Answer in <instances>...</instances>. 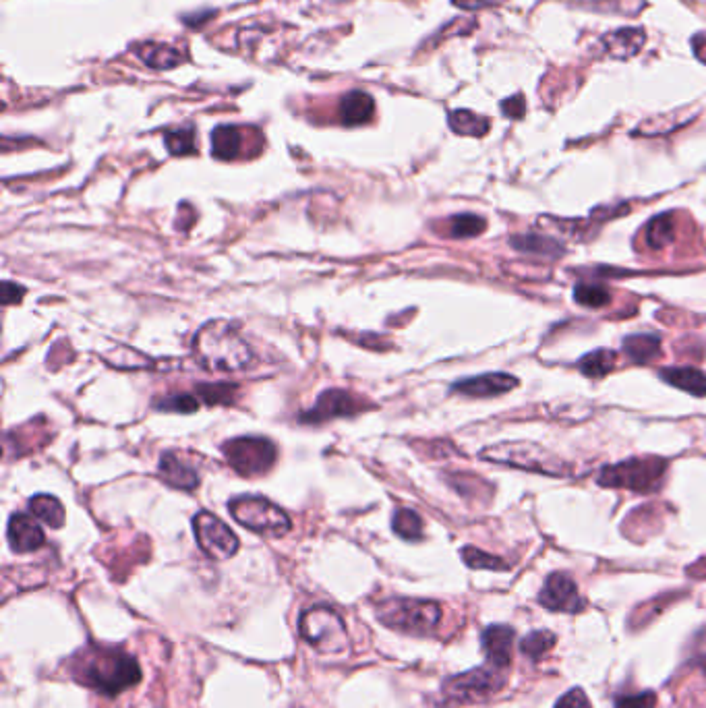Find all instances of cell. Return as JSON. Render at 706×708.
Masks as SVG:
<instances>
[{
    "mask_svg": "<svg viewBox=\"0 0 706 708\" xmlns=\"http://www.w3.org/2000/svg\"><path fill=\"white\" fill-rule=\"evenodd\" d=\"M69 671L77 684L104 696L123 694L141 682L137 661L112 646L94 644L83 648L71 659Z\"/></svg>",
    "mask_w": 706,
    "mask_h": 708,
    "instance_id": "cell-1",
    "label": "cell"
},
{
    "mask_svg": "<svg viewBox=\"0 0 706 708\" xmlns=\"http://www.w3.org/2000/svg\"><path fill=\"white\" fill-rule=\"evenodd\" d=\"M193 354L210 373H241L253 367L255 352L230 321L214 319L195 334Z\"/></svg>",
    "mask_w": 706,
    "mask_h": 708,
    "instance_id": "cell-2",
    "label": "cell"
},
{
    "mask_svg": "<svg viewBox=\"0 0 706 708\" xmlns=\"http://www.w3.org/2000/svg\"><path fill=\"white\" fill-rule=\"evenodd\" d=\"M441 615L444 613L435 601L423 599L394 597L381 601L377 607V619L381 624L410 636L433 634L441 622Z\"/></svg>",
    "mask_w": 706,
    "mask_h": 708,
    "instance_id": "cell-3",
    "label": "cell"
},
{
    "mask_svg": "<svg viewBox=\"0 0 706 708\" xmlns=\"http://www.w3.org/2000/svg\"><path fill=\"white\" fill-rule=\"evenodd\" d=\"M230 516L251 533L261 537L280 539L290 533L292 522L288 514L261 495H239L230 501Z\"/></svg>",
    "mask_w": 706,
    "mask_h": 708,
    "instance_id": "cell-4",
    "label": "cell"
},
{
    "mask_svg": "<svg viewBox=\"0 0 706 708\" xmlns=\"http://www.w3.org/2000/svg\"><path fill=\"white\" fill-rule=\"evenodd\" d=\"M299 632L321 655L344 653L350 644L340 613L328 605L307 609L299 619Z\"/></svg>",
    "mask_w": 706,
    "mask_h": 708,
    "instance_id": "cell-5",
    "label": "cell"
},
{
    "mask_svg": "<svg viewBox=\"0 0 706 708\" xmlns=\"http://www.w3.org/2000/svg\"><path fill=\"white\" fill-rule=\"evenodd\" d=\"M481 458L497 464L516 466L528 472H543V475L551 477L568 475V464L564 460L553 456L537 444H528V441H506V444L485 448L481 452Z\"/></svg>",
    "mask_w": 706,
    "mask_h": 708,
    "instance_id": "cell-6",
    "label": "cell"
},
{
    "mask_svg": "<svg viewBox=\"0 0 706 708\" xmlns=\"http://www.w3.org/2000/svg\"><path fill=\"white\" fill-rule=\"evenodd\" d=\"M667 470V462L663 458H630L620 464L605 466L597 483L613 489H630L640 493H651L659 487Z\"/></svg>",
    "mask_w": 706,
    "mask_h": 708,
    "instance_id": "cell-7",
    "label": "cell"
},
{
    "mask_svg": "<svg viewBox=\"0 0 706 708\" xmlns=\"http://www.w3.org/2000/svg\"><path fill=\"white\" fill-rule=\"evenodd\" d=\"M230 466L243 477H261L278 460V448L266 437H234L222 446Z\"/></svg>",
    "mask_w": 706,
    "mask_h": 708,
    "instance_id": "cell-8",
    "label": "cell"
},
{
    "mask_svg": "<svg viewBox=\"0 0 706 708\" xmlns=\"http://www.w3.org/2000/svg\"><path fill=\"white\" fill-rule=\"evenodd\" d=\"M502 669L497 667H479L466 673L454 675L441 686V696L448 704H470L489 698L491 694L504 688Z\"/></svg>",
    "mask_w": 706,
    "mask_h": 708,
    "instance_id": "cell-9",
    "label": "cell"
},
{
    "mask_svg": "<svg viewBox=\"0 0 706 708\" xmlns=\"http://www.w3.org/2000/svg\"><path fill=\"white\" fill-rule=\"evenodd\" d=\"M193 533L199 549L216 562H226L239 551V537L214 514L199 512L193 516Z\"/></svg>",
    "mask_w": 706,
    "mask_h": 708,
    "instance_id": "cell-10",
    "label": "cell"
},
{
    "mask_svg": "<svg viewBox=\"0 0 706 708\" xmlns=\"http://www.w3.org/2000/svg\"><path fill=\"white\" fill-rule=\"evenodd\" d=\"M367 406L361 398H357L355 394H350L346 390H326L323 392L315 406L305 412L301 417L303 423H326L330 419H338V417H357L359 412H363Z\"/></svg>",
    "mask_w": 706,
    "mask_h": 708,
    "instance_id": "cell-11",
    "label": "cell"
},
{
    "mask_svg": "<svg viewBox=\"0 0 706 708\" xmlns=\"http://www.w3.org/2000/svg\"><path fill=\"white\" fill-rule=\"evenodd\" d=\"M539 603L549 611L560 613H580L586 607V601L580 597L576 582L566 572H555L545 580Z\"/></svg>",
    "mask_w": 706,
    "mask_h": 708,
    "instance_id": "cell-12",
    "label": "cell"
},
{
    "mask_svg": "<svg viewBox=\"0 0 706 708\" xmlns=\"http://www.w3.org/2000/svg\"><path fill=\"white\" fill-rule=\"evenodd\" d=\"M516 386H518V379L508 373H485V375L456 381L452 386V392L473 396V398H493L514 390Z\"/></svg>",
    "mask_w": 706,
    "mask_h": 708,
    "instance_id": "cell-13",
    "label": "cell"
},
{
    "mask_svg": "<svg viewBox=\"0 0 706 708\" xmlns=\"http://www.w3.org/2000/svg\"><path fill=\"white\" fill-rule=\"evenodd\" d=\"M7 539L15 553H32L46 543L42 526L27 514L11 516L7 526Z\"/></svg>",
    "mask_w": 706,
    "mask_h": 708,
    "instance_id": "cell-14",
    "label": "cell"
},
{
    "mask_svg": "<svg viewBox=\"0 0 706 708\" xmlns=\"http://www.w3.org/2000/svg\"><path fill=\"white\" fill-rule=\"evenodd\" d=\"M516 632L510 626H489L481 634L483 653L491 667L506 669L512 663Z\"/></svg>",
    "mask_w": 706,
    "mask_h": 708,
    "instance_id": "cell-15",
    "label": "cell"
},
{
    "mask_svg": "<svg viewBox=\"0 0 706 708\" xmlns=\"http://www.w3.org/2000/svg\"><path fill=\"white\" fill-rule=\"evenodd\" d=\"M158 475L172 489L195 491V487L199 485L197 472L187 462H183L179 456H174V454H164L160 458Z\"/></svg>",
    "mask_w": 706,
    "mask_h": 708,
    "instance_id": "cell-16",
    "label": "cell"
},
{
    "mask_svg": "<svg viewBox=\"0 0 706 708\" xmlns=\"http://www.w3.org/2000/svg\"><path fill=\"white\" fill-rule=\"evenodd\" d=\"M644 42H646V36H644L642 29H617V32L607 34L601 40L605 54L611 58H622V61L638 54L640 48L644 46Z\"/></svg>",
    "mask_w": 706,
    "mask_h": 708,
    "instance_id": "cell-17",
    "label": "cell"
},
{
    "mask_svg": "<svg viewBox=\"0 0 706 708\" xmlns=\"http://www.w3.org/2000/svg\"><path fill=\"white\" fill-rule=\"evenodd\" d=\"M375 112V102L365 92H348L340 102V118L348 127H359L369 123Z\"/></svg>",
    "mask_w": 706,
    "mask_h": 708,
    "instance_id": "cell-18",
    "label": "cell"
},
{
    "mask_svg": "<svg viewBox=\"0 0 706 708\" xmlns=\"http://www.w3.org/2000/svg\"><path fill=\"white\" fill-rule=\"evenodd\" d=\"M243 150V133L237 127L230 125H222L218 129H214L212 133V154L218 160H234L239 158Z\"/></svg>",
    "mask_w": 706,
    "mask_h": 708,
    "instance_id": "cell-19",
    "label": "cell"
},
{
    "mask_svg": "<svg viewBox=\"0 0 706 708\" xmlns=\"http://www.w3.org/2000/svg\"><path fill=\"white\" fill-rule=\"evenodd\" d=\"M661 379L671 383L673 388L684 390L692 396H704L706 394V373L690 367H678V369H661Z\"/></svg>",
    "mask_w": 706,
    "mask_h": 708,
    "instance_id": "cell-20",
    "label": "cell"
},
{
    "mask_svg": "<svg viewBox=\"0 0 706 708\" xmlns=\"http://www.w3.org/2000/svg\"><path fill=\"white\" fill-rule=\"evenodd\" d=\"M29 512L34 514V518L48 524L50 528H61L67 518L61 501L52 495H44V493L29 499Z\"/></svg>",
    "mask_w": 706,
    "mask_h": 708,
    "instance_id": "cell-21",
    "label": "cell"
},
{
    "mask_svg": "<svg viewBox=\"0 0 706 708\" xmlns=\"http://www.w3.org/2000/svg\"><path fill=\"white\" fill-rule=\"evenodd\" d=\"M675 218L673 214H661L655 216L644 228V243L655 251L665 249L667 245L673 243L675 239Z\"/></svg>",
    "mask_w": 706,
    "mask_h": 708,
    "instance_id": "cell-22",
    "label": "cell"
},
{
    "mask_svg": "<svg viewBox=\"0 0 706 708\" xmlns=\"http://www.w3.org/2000/svg\"><path fill=\"white\" fill-rule=\"evenodd\" d=\"M137 56L152 69H172L183 61V54L166 44H143L137 48Z\"/></svg>",
    "mask_w": 706,
    "mask_h": 708,
    "instance_id": "cell-23",
    "label": "cell"
},
{
    "mask_svg": "<svg viewBox=\"0 0 706 708\" xmlns=\"http://www.w3.org/2000/svg\"><path fill=\"white\" fill-rule=\"evenodd\" d=\"M624 352L628 354V359L634 363H649L661 352V338L653 334H638V336H628L622 344Z\"/></svg>",
    "mask_w": 706,
    "mask_h": 708,
    "instance_id": "cell-24",
    "label": "cell"
},
{
    "mask_svg": "<svg viewBox=\"0 0 706 708\" xmlns=\"http://www.w3.org/2000/svg\"><path fill=\"white\" fill-rule=\"evenodd\" d=\"M512 247L522 253L545 255V257H562L566 253L564 245H560L555 239H547V236H535V234L516 236V239H512Z\"/></svg>",
    "mask_w": 706,
    "mask_h": 708,
    "instance_id": "cell-25",
    "label": "cell"
},
{
    "mask_svg": "<svg viewBox=\"0 0 706 708\" xmlns=\"http://www.w3.org/2000/svg\"><path fill=\"white\" fill-rule=\"evenodd\" d=\"M448 123L454 133L468 135V137H483L491 127L487 118L470 112V110H454L448 118Z\"/></svg>",
    "mask_w": 706,
    "mask_h": 708,
    "instance_id": "cell-26",
    "label": "cell"
},
{
    "mask_svg": "<svg viewBox=\"0 0 706 708\" xmlns=\"http://www.w3.org/2000/svg\"><path fill=\"white\" fill-rule=\"evenodd\" d=\"M394 533L404 541H419L423 537V520L415 510L400 508L392 518Z\"/></svg>",
    "mask_w": 706,
    "mask_h": 708,
    "instance_id": "cell-27",
    "label": "cell"
},
{
    "mask_svg": "<svg viewBox=\"0 0 706 708\" xmlns=\"http://www.w3.org/2000/svg\"><path fill=\"white\" fill-rule=\"evenodd\" d=\"M615 367V354L611 350H595L578 361V369L584 377L599 379Z\"/></svg>",
    "mask_w": 706,
    "mask_h": 708,
    "instance_id": "cell-28",
    "label": "cell"
},
{
    "mask_svg": "<svg viewBox=\"0 0 706 708\" xmlns=\"http://www.w3.org/2000/svg\"><path fill=\"white\" fill-rule=\"evenodd\" d=\"M555 634L549 632V630H537V632H531L528 636L522 638L520 642V653L528 659H533V661H539L541 657H545L551 648L555 646Z\"/></svg>",
    "mask_w": 706,
    "mask_h": 708,
    "instance_id": "cell-29",
    "label": "cell"
},
{
    "mask_svg": "<svg viewBox=\"0 0 706 708\" xmlns=\"http://www.w3.org/2000/svg\"><path fill=\"white\" fill-rule=\"evenodd\" d=\"M448 228L452 239H475V236L485 232L487 222L477 214H458L450 218Z\"/></svg>",
    "mask_w": 706,
    "mask_h": 708,
    "instance_id": "cell-30",
    "label": "cell"
},
{
    "mask_svg": "<svg viewBox=\"0 0 706 708\" xmlns=\"http://www.w3.org/2000/svg\"><path fill=\"white\" fill-rule=\"evenodd\" d=\"M574 299L582 307L601 309L611 303V292L607 286L601 284H578L574 290Z\"/></svg>",
    "mask_w": 706,
    "mask_h": 708,
    "instance_id": "cell-31",
    "label": "cell"
},
{
    "mask_svg": "<svg viewBox=\"0 0 706 708\" xmlns=\"http://www.w3.org/2000/svg\"><path fill=\"white\" fill-rule=\"evenodd\" d=\"M462 559H464V564L473 570H493V572L508 570V564L504 562V559L489 555L477 547H464Z\"/></svg>",
    "mask_w": 706,
    "mask_h": 708,
    "instance_id": "cell-32",
    "label": "cell"
},
{
    "mask_svg": "<svg viewBox=\"0 0 706 708\" xmlns=\"http://www.w3.org/2000/svg\"><path fill=\"white\" fill-rule=\"evenodd\" d=\"M166 147L172 156L195 154V133L193 129H176L166 133Z\"/></svg>",
    "mask_w": 706,
    "mask_h": 708,
    "instance_id": "cell-33",
    "label": "cell"
},
{
    "mask_svg": "<svg viewBox=\"0 0 706 708\" xmlns=\"http://www.w3.org/2000/svg\"><path fill=\"white\" fill-rule=\"evenodd\" d=\"M237 388L239 386H232V383H214V386H199V394L205 404H232Z\"/></svg>",
    "mask_w": 706,
    "mask_h": 708,
    "instance_id": "cell-34",
    "label": "cell"
},
{
    "mask_svg": "<svg viewBox=\"0 0 706 708\" xmlns=\"http://www.w3.org/2000/svg\"><path fill=\"white\" fill-rule=\"evenodd\" d=\"M158 410L164 412H183V415H191L199 408V400L191 394H176V396H168L164 400L156 402Z\"/></svg>",
    "mask_w": 706,
    "mask_h": 708,
    "instance_id": "cell-35",
    "label": "cell"
},
{
    "mask_svg": "<svg viewBox=\"0 0 706 708\" xmlns=\"http://www.w3.org/2000/svg\"><path fill=\"white\" fill-rule=\"evenodd\" d=\"M655 694L653 692H640V694H626L615 698V708H655Z\"/></svg>",
    "mask_w": 706,
    "mask_h": 708,
    "instance_id": "cell-36",
    "label": "cell"
},
{
    "mask_svg": "<svg viewBox=\"0 0 706 708\" xmlns=\"http://www.w3.org/2000/svg\"><path fill=\"white\" fill-rule=\"evenodd\" d=\"M555 708H593V706L580 688H574L568 694H564L560 700H557Z\"/></svg>",
    "mask_w": 706,
    "mask_h": 708,
    "instance_id": "cell-37",
    "label": "cell"
},
{
    "mask_svg": "<svg viewBox=\"0 0 706 708\" xmlns=\"http://www.w3.org/2000/svg\"><path fill=\"white\" fill-rule=\"evenodd\" d=\"M452 3L462 11H481V9L502 5L504 0H452Z\"/></svg>",
    "mask_w": 706,
    "mask_h": 708,
    "instance_id": "cell-38",
    "label": "cell"
},
{
    "mask_svg": "<svg viewBox=\"0 0 706 708\" xmlns=\"http://www.w3.org/2000/svg\"><path fill=\"white\" fill-rule=\"evenodd\" d=\"M23 294H25L23 286L13 284V282L3 284V303L5 305H17L23 299Z\"/></svg>",
    "mask_w": 706,
    "mask_h": 708,
    "instance_id": "cell-39",
    "label": "cell"
},
{
    "mask_svg": "<svg viewBox=\"0 0 706 708\" xmlns=\"http://www.w3.org/2000/svg\"><path fill=\"white\" fill-rule=\"evenodd\" d=\"M502 110L510 116V118H522L524 116V98L522 96H514L510 100H506L502 104Z\"/></svg>",
    "mask_w": 706,
    "mask_h": 708,
    "instance_id": "cell-40",
    "label": "cell"
},
{
    "mask_svg": "<svg viewBox=\"0 0 706 708\" xmlns=\"http://www.w3.org/2000/svg\"><path fill=\"white\" fill-rule=\"evenodd\" d=\"M692 48H694V54L698 61H702L706 65V32L704 34H696L692 38Z\"/></svg>",
    "mask_w": 706,
    "mask_h": 708,
    "instance_id": "cell-41",
    "label": "cell"
}]
</instances>
